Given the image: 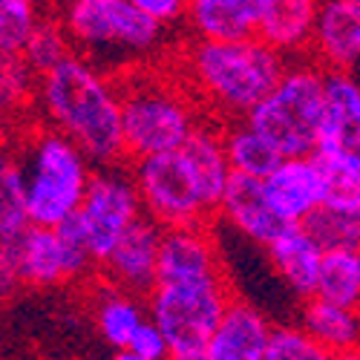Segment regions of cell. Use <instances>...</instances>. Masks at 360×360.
Listing matches in <instances>:
<instances>
[{
	"mask_svg": "<svg viewBox=\"0 0 360 360\" xmlns=\"http://www.w3.org/2000/svg\"><path fill=\"white\" fill-rule=\"evenodd\" d=\"M38 112L49 127L70 136L96 167L127 162L122 86L84 55L75 52L38 75Z\"/></svg>",
	"mask_w": 360,
	"mask_h": 360,
	"instance_id": "obj_1",
	"label": "cell"
},
{
	"mask_svg": "<svg viewBox=\"0 0 360 360\" xmlns=\"http://www.w3.org/2000/svg\"><path fill=\"white\" fill-rule=\"evenodd\" d=\"M291 58L257 38L243 41H205L182 52L185 86L193 93L205 115L214 122H236L245 118L285 72Z\"/></svg>",
	"mask_w": 360,
	"mask_h": 360,
	"instance_id": "obj_2",
	"label": "cell"
},
{
	"mask_svg": "<svg viewBox=\"0 0 360 360\" xmlns=\"http://www.w3.org/2000/svg\"><path fill=\"white\" fill-rule=\"evenodd\" d=\"M18 156L23 167L29 225L55 228L72 219L93 182L96 162L70 136L49 124L20 136Z\"/></svg>",
	"mask_w": 360,
	"mask_h": 360,
	"instance_id": "obj_3",
	"label": "cell"
},
{
	"mask_svg": "<svg viewBox=\"0 0 360 360\" xmlns=\"http://www.w3.org/2000/svg\"><path fill=\"white\" fill-rule=\"evenodd\" d=\"M122 86V124L127 162L179 150L205 122V110L185 81L162 78L147 70H130Z\"/></svg>",
	"mask_w": 360,
	"mask_h": 360,
	"instance_id": "obj_4",
	"label": "cell"
},
{
	"mask_svg": "<svg viewBox=\"0 0 360 360\" xmlns=\"http://www.w3.org/2000/svg\"><path fill=\"white\" fill-rule=\"evenodd\" d=\"M58 15L75 52L110 75L130 72L153 58L167 32V26L136 9L133 0H75Z\"/></svg>",
	"mask_w": 360,
	"mask_h": 360,
	"instance_id": "obj_5",
	"label": "cell"
},
{
	"mask_svg": "<svg viewBox=\"0 0 360 360\" xmlns=\"http://www.w3.org/2000/svg\"><path fill=\"white\" fill-rule=\"evenodd\" d=\"M328 70L314 58H291L285 72L248 115L245 122L285 156H311L326 112Z\"/></svg>",
	"mask_w": 360,
	"mask_h": 360,
	"instance_id": "obj_6",
	"label": "cell"
},
{
	"mask_svg": "<svg viewBox=\"0 0 360 360\" xmlns=\"http://www.w3.org/2000/svg\"><path fill=\"white\" fill-rule=\"evenodd\" d=\"M228 274L205 280L156 283L147 294V314L165 332L170 357L167 360H207L217 326L233 303Z\"/></svg>",
	"mask_w": 360,
	"mask_h": 360,
	"instance_id": "obj_7",
	"label": "cell"
},
{
	"mask_svg": "<svg viewBox=\"0 0 360 360\" xmlns=\"http://www.w3.org/2000/svg\"><path fill=\"white\" fill-rule=\"evenodd\" d=\"M130 170L144 214L162 228L207 225V219L217 214L207 205L182 147L144 159H130Z\"/></svg>",
	"mask_w": 360,
	"mask_h": 360,
	"instance_id": "obj_8",
	"label": "cell"
},
{
	"mask_svg": "<svg viewBox=\"0 0 360 360\" xmlns=\"http://www.w3.org/2000/svg\"><path fill=\"white\" fill-rule=\"evenodd\" d=\"M75 217L84 228L89 251H93V257L101 268V262L118 245V239L130 231V225L139 217H144L130 162L96 167L93 182H89L86 196H84Z\"/></svg>",
	"mask_w": 360,
	"mask_h": 360,
	"instance_id": "obj_9",
	"label": "cell"
},
{
	"mask_svg": "<svg viewBox=\"0 0 360 360\" xmlns=\"http://www.w3.org/2000/svg\"><path fill=\"white\" fill-rule=\"evenodd\" d=\"M18 259L23 283L32 288L81 283L98 268L78 217L55 228L29 225L18 236Z\"/></svg>",
	"mask_w": 360,
	"mask_h": 360,
	"instance_id": "obj_10",
	"label": "cell"
},
{
	"mask_svg": "<svg viewBox=\"0 0 360 360\" xmlns=\"http://www.w3.org/2000/svg\"><path fill=\"white\" fill-rule=\"evenodd\" d=\"M314 153L360 170V78L354 72H328L326 112Z\"/></svg>",
	"mask_w": 360,
	"mask_h": 360,
	"instance_id": "obj_11",
	"label": "cell"
},
{
	"mask_svg": "<svg viewBox=\"0 0 360 360\" xmlns=\"http://www.w3.org/2000/svg\"><path fill=\"white\" fill-rule=\"evenodd\" d=\"M265 196L274 211L288 225H303L314 211L323 207L326 176L317 153L311 156H285L262 179Z\"/></svg>",
	"mask_w": 360,
	"mask_h": 360,
	"instance_id": "obj_12",
	"label": "cell"
},
{
	"mask_svg": "<svg viewBox=\"0 0 360 360\" xmlns=\"http://www.w3.org/2000/svg\"><path fill=\"white\" fill-rule=\"evenodd\" d=\"M165 228L150 219L147 214L139 217L130 231L118 239L112 254L101 262V274L107 283L122 285L133 294H150L159 283V251H162Z\"/></svg>",
	"mask_w": 360,
	"mask_h": 360,
	"instance_id": "obj_13",
	"label": "cell"
},
{
	"mask_svg": "<svg viewBox=\"0 0 360 360\" xmlns=\"http://www.w3.org/2000/svg\"><path fill=\"white\" fill-rule=\"evenodd\" d=\"M219 217L259 248H268L271 243H277L291 228L271 207V202H268L262 179L243 176V173L231 176L225 196L219 202Z\"/></svg>",
	"mask_w": 360,
	"mask_h": 360,
	"instance_id": "obj_14",
	"label": "cell"
},
{
	"mask_svg": "<svg viewBox=\"0 0 360 360\" xmlns=\"http://www.w3.org/2000/svg\"><path fill=\"white\" fill-rule=\"evenodd\" d=\"M225 274L219 245L207 225L165 228L159 251V283L205 280Z\"/></svg>",
	"mask_w": 360,
	"mask_h": 360,
	"instance_id": "obj_15",
	"label": "cell"
},
{
	"mask_svg": "<svg viewBox=\"0 0 360 360\" xmlns=\"http://www.w3.org/2000/svg\"><path fill=\"white\" fill-rule=\"evenodd\" d=\"M309 58L328 72H354L360 67V4L323 0Z\"/></svg>",
	"mask_w": 360,
	"mask_h": 360,
	"instance_id": "obj_16",
	"label": "cell"
},
{
	"mask_svg": "<svg viewBox=\"0 0 360 360\" xmlns=\"http://www.w3.org/2000/svg\"><path fill=\"white\" fill-rule=\"evenodd\" d=\"M274 323L254 303L233 297L222 323L207 343V360H265Z\"/></svg>",
	"mask_w": 360,
	"mask_h": 360,
	"instance_id": "obj_17",
	"label": "cell"
},
{
	"mask_svg": "<svg viewBox=\"0 0 360 360\" xmlns=\"http://www.w3.org/2000/svg\"><path fill=\"white\" fill-rule=\"evenodd\" d=\"M323 0H262L257 35L285 58H303L311 49Z\"/></svg>",
	"mask_w": 360,
	"mask_h": 360,
	"instance_id": "obj_18",
	"label": "cell"
},
{
	"mask_svg": "<svg viewBox=\"0 0 360 360\" xmlns=\"http://www.w3.org/2000/svg\"><path fill=\"white\" fill-rule=\"evenodd\" d=\"M265 254L291 294L306 300L317 291L326 248L309 233L306 225H291L277 243L265 248Z\"/></svg>",
	"mask_w": 360,
	"mask_h": 360,
	"instance_id": "obj_19",
	"label": "cell"
},
{
	"mask_svg": "<svg viewBox=\"0 0 360 360\" xmlns=\"http://www.w3.org/2000/svg\"><path fill=\"white\" fill-rule=\"evenodd\" d=\"M262 0H188L185 20L193 38L243 41L257 38Z\"/></svg>",
	"mask_w": 360,
	"mask_h": 360,
	"instance_id": "obj_20",
	"label": "cell"
},
{
	"mask_svg": "<svg viewBox=\"0 0 360 360\" xmlns=\"http://www.w3.org/2000/svg\"><path fill=\"white\" fill-rule=\"evenodd\" d=\"M182 153L196 176V182L207 199V205L219 214V202L225 196V188L233 176V167L228 162V150H225V133L222 122H205L193 130V136L182 144Z\"/></svg>",
	"mask_w": 360,
	"mask_h": 360,
	"instance_id": "obj_21",
	"label": "cell"
},
{
	"mask_svg": "<svg viewBox=\"0 0 360 360\" xmlns=\"http://www.w3.org/2000/svg\"><path fill=\"white\" fill-rule=\"evenodd\" d=\"M141 294H133L122 285H112L104 280V285L96 288L93 294V320L96 328L107 346L112 349H127L139 326L150 317L147 303L139 300Z\"/></svg>",
	"mask_w": 360,
	"mask_h": 360,
	"instance_id": "obj_22",
	"label": "cell"
},
{
	"mask_svg": "<svg viewBox=\"0 0 360 360\" xmlns=\"http://www.w3.org/2000/svg\"><path fill=\"white\" fill-rule=\"evenodd\" d=\"M297 323L309 335H314L332 354L360 346V309L354 306H340V303H332V300L311 294L300 306Z\"/></svg>",
	"mask_w": 360,
	"mask_h": 360,
	"instance_id": "obj_23",
	"label": "cell"
},
{
	"mask_svg": "<svg viewBox=\"0 0 360 360\" xmlns=\"http://www.w3.org/2000/svg\"><path fill=\"white\" fill-rule=\"evenodd\" d=\"M222 133H225V150H228V162H231L233 173L265 179L277 167V162L283 159L277 150L245 122V118L225 122Z\"/></svg>",
	"mask_w": 360,
	"mask_h": 360,
	"instance_id": "obj_24",
	"label": "cell"
},
{
	"mask_svg": "<svg viewBox=\"0 0 360 360\" xmlns=\"http://www.w3.org/2000/svg\"><path fill=\"white\" fill-rule=\"evenodd\" d=\"M26 228V185L18 147L0 144V239H18Z\"/></svg>",
	"mask_w": 360,
	"mask_h": 360,
	"instance_id": "obj_25",
	"label": "cell"
},
{
	"mask_svg": "<svg viewBox=\"0 0 360 360\" xmlns=\"http://www.w3.org/2000/svg\"><path fill=\"white\" fill-rule=\"evenodd\" d=\"M317 297L340 306L360 309V251L357 248H328L320 268Z\"/></svg>",
	"mask_w": 360,
	"mask_h": 360,
	"instance_id": "obj_26",
	"label": "cell"
},
{
	"mask_svg": "<svg viewBox=\"0 0 360 360\" xmlns=\"http://www.w3.org/2000/svg\"><path fill=\"white\" fill-rule=\"evenodd\" d=\"M38 107V72L18 52H0V115L20 122Z\"/></svg>",
	"mask_w": 360,
	"mask_h": 360,
	"instance_id": "obj_27",
	"label": "cell"
},
{
	"mask_svg": "<svg viewBox=\"0 0 360 360\" xmlns=\"http://www.w3.org/2000/svg\"><path fill=\"white\" fill-rule=\"evenodd\" d=\"M20 55L38 75L55 70L58 64H64L70 55H75V46H72V41L67 35V26H64L61 15L58 12L46 15L38 23V29L32 32V38H29V44L23 46Z\"/></svg>",
	"mask_w": 360,
	"mask_h": 360,
	"instance_id": "obj_28",
	"label": "cell"
},
{
	"mask_svg": "<svg viewBox=\"0 0 360 360\" xmlns=\"http://www.w3.org/2000/svg\"><path fill=\"white\" fill-rule=\"evenodd\" d=\"M44 0H0V52H23L38 23L49 15Z\"/></svg>",
	"mask_w": 360,
	"mask_h": 360,
	"instance_id": "obj_29",
	"label": "cell"
},
{
	"mask_svg": "<svg viewBox=\"0 0 360 360\" xmlns=\"http://www.w3.org/2000/svg\"><path fill=\"white\" fill-rule=\"evenodd\" d=\"M265 360H335V354L300 323H277L268 338Z\"/></svg>",
	"mask_w": 360,
	"mask_h": 360,
	"instance_id": "obj_30",
	"label": "cell"
},
{
	"mask_svg": "<svg viewBox=\"0 0 360 360\" xmlns=\"http://www.w3.org/2000/svg\"><path fill=\"white\" fill-rule=\"evenodd\" d=\"M303 225L326 251L328 248H360V211L343 214V211L320 207Z\"/></svg>",
	"mask_w": 360,
	"mask_h": 360,
	"instance_id": "obj_31",
	"label": "cell"
},
{
	"mask_svg": "<svg viewBox=\"0 0 360 360\" xmlns=\"http://www.w3.org/2000/svg\"><path fill=\"white\" fill-rule=\"evenodd\" d=\"M323 162V176H326V196L323 207L328 211H343V214H357L360 211V170Z\"/></svg>",
	"mask_w": 360,
	"mask_h": 360,
	"instance_id": "obj_32",
	"label": "cell"
},
{
	"mask_svg": "<svg viewBox=\"0 0 360 360\" xmlns=\"http://www.w3.org/2000/svg\"><path fill=\"white\" fill-rule=\"evenodd\" d=\"M20 285H26V283L20 274L18 239H0V303L12 300Z\"/></svg>",
	"mask_w": 360,
	"mask_h": 360,
	"instance_id": "obj_33",
	"label": "cell"
},
{
	"mask_svg": "<svg viewBox=\"0 0 360 360\" xmlns=\"http://www.w3.org/2000/svg\"><path fill=\"white\" fill-rule=\"evenodd\" d=\"M127 349H133L139 354H147V357H156V360H167L170 357V346H167L165 332L156 326V320H150V317L139 326V332L133 335Z\"/></svg>",
	"mask_w": 360,
	"mask_h": 360,
	"instance_id": "obj_34",
	"label": "cell"
},
{
	"mask_svg": "<svg viewBox=\"0 0 360 360\" xmlns=\"http://www.w3.org/2000/svg\"><path fill=\"white\" fill-rule=\"evenodd\" d=\"M133 6L141 9L147 18L159 20L162 26H173L179 20H185L188 0H133Z\"/></svg>",
	"mask_w": 360,
	"mask_h": 360,
	"instance_id": "obj_35",
	"label": "cell"
},
{
	"mask_svg": "<svg viewBox=\"0 0 360 360\" xmlns=\"http://www.w3.org/2000/svg\"><path fill=\"white\" fill-rule=\"evenodd\" d=\"M110 360H156V357H147V354H139L133 349H115V354Z\"/></svg>",
	"mask_w": 360,
	"mask_h": 360,
	"instance_id": "obj_36",
	"label": "cell"
},
{
	"mask_svg": "<svg viewBox=\"0 0 360 360\" xmlns=\"http://www.w3.org/2000/svg\"><path fill=\"white\" fill-rule=\"evenodd\" d=\"M44 4H46L52 12H61V9H67L70 4H75V0H44Z\"/></svg>",
	"mask_w": 360,
	"mask_h": 360,
	"instance_id": "obj_37",
	"label": "cell"
},
{
	"mask_svg": "<svg viewBox=\"0 0 360 360\" xmlns=\"http://www.w3.org/2000/svg\"><path fill=\"white\" fill-rule=\"evenodd\" d=\"M335 360H360V346H354V349H349V352L335 354Z\"/></svg>",
	"mask_w": 360,
	"mask_h": 360,
	"instance_id": "obj_38",
	"label": "cell"
},
{
	"mask_svg": "<svg viewBox=\"0 0 360 360\" xmlns=\"http://www.w3.org/2000/svg\"><path fill=\"white\" fill-rule=\"evenodd\" d=\"M354 4H360V0H354Z\"/></svg>",
	"mask_w": 360,
	"mask_h": 360,
	"instance_id": "obj_39",
	"label": "cell"
},
{
	"mask_svg": "<svg viewBox=\"0 0 360 360\" xmlns=\"http://www.w3.org/2000/svg\"><path fill=\"white\" fill-rule=\"evenodd\" d=\"M357 251H360V248H357Z\"/></svg>",
	"mask_w": 360,
	"mask_h": 360,
	"instance_id": "obj_40",
	"label": "cell"
}]
</instances>
